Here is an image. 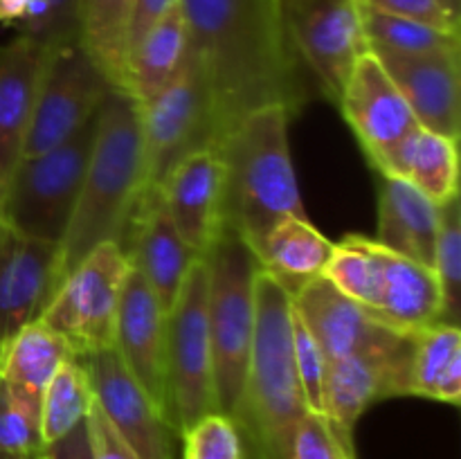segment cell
<instances>
[{"label":"cell","instance_id":"1","mask_svg":"<svg viewBox=\"0 0 461 459\" xmlns=\"http://www.w3.org/2000/svg\"><path fill=\"white\" fill-rule=\"evenodd\" d=\"M178 4L187 22L189 52L210 79L221 138L255 108L282 104L293 115L300 111L306 90L282 0H178Z\"/></svg>","mask_w":461,"mask_h":459},{"label":"cell","instance_id":"2","mask_svg":"<svg viewBox=\"0 0 461 459\" xmlns=\"http://www.w3.org/2000/svg\"><path fill=\"white\" fill-rule=\"evenodd\" d=\"M293 112L282 104L243 115L214 147L221 162V228L255 252L286 216H306L288 144Z\"/></svg>","mask_w":461,"mask_h":459},{"label":"cell","instance_id":"3","mask_svg":"<svg viewBox=\"0 0 461 459\" xmlns=\"http://www.w3.org/2000/svg\"><path fill=\"white\" fill-rule=\"evenodd\" d=\"M291 295L259 270L255 282V336L239 400L228 414L241 459H293V439L306 412L291 349Z\"/></svg>","mask_w":461,"mask_h":459},{"label":"cell","instance_id":"4","mask_svg":"<svg viewBox=\"0 0 461 459\" xmlns=\"http://www.w3.org/2000/svg\"><path fill=\"white\" fill-rule=\"evenodd\" d=\"M142 194V106L126 90L113 88L99 108L84 184L59 243L61 282L97 246H120Z\"/></svg>","mask_w":461,"mask_h":459},{"label":"cell","instance_id":"5","mask_svg":"<svg viewBox=\"0 0 461 459\" xmlns=\"http://www.w3.org/2000/svg\"><path fill=\"white\" fill-rule=\"evenodd\" d=\"M207 320L214 360L216 412L239 400L255 336V282L259 259L241 237L221 228L207 255Z\"/></svg>","mask_w":461,"mask_h":459},{"label":"cell","instance_id":"6","mask_svg":"<svg viewBox=\"0 0 461 459\" xmlns=\"http://www.w3.org/2000/svg\"><path fill=\"white\" fill-rule=\"evenodd\" d=\"M97 115L66 142L18 160L0 192V219L27 237L61 243L84 184Z\"/></svg>","mask_w":461,"mask_h":459},{"label":"cell","instance_id":"7","mask_svg":"<svg viewBox=\"0 0 461 459\" xmlns=\"http://www.w3.org/2000/svg\"><path fill=\"white\" fill-rule=\"evenodd\" d=\"M212 412H216V399L207 264L198 256L167 310V421L180 439L198 418Z\"/></svg>","mask_w":461,"mask_h":459},{"label":"cell","instance_id":"8","mask_svg":"<svg viewBox=\"0 0 461 459\" xmlns=\"http://www.w3.org/2000/svg\"><path fill=\"white\" fill-rule=\"evenodd\" d=\"M214 94L201 61L189 52L174 81L142 106L144 194L160 192L178 162L219 142Z\"/></svg>","mask_w":461,"mask_h":459},{"label":"cell","instance_id":"9","mask_svg":"<svg viewBox=\"0 0 461 459\" xmlns=\"http://www.w3.org/2000/svg\"><path fill=\"white\" fill-rule=\"evenodd\" d=\"M126 273L129 259L122 248L102 243L66 274L39 320L59 333L75 356L108 349L115 342Z\"/></svg>","mask_w":461,"mask_h":459},{"label":"cell","instance_id":"10","mask_svg":"<svg viewBox=\"0 0 461 459\" xmlns=\"http://www.w3.org/2000/svg\"><path fill=\"white\" fill-rule=\"evenodd\" d=\"M412 340L414 333H403L387 345L329 363L322 417L351 459H358L354 430L365 410L387 396H410Z\"/></svg>","mask_w":461,"mask_h":459},{"label":"cell","instance_id":"11","mask_svg":"<svg viewBox=\"0 0 461 459\" xmlns=\"http://www.w3.org/2000/svg\"><path fill=\"white\" fill-rule=\"evenodd\" d=\"M113 86L79 40L52 48L36 93L23 156H36L84 129Z\"/></svg>","mask_w":461,"mask_h":459},{"label":"cell","instance_id":"12","mask_svg":"<svg viewBox=\"0 0 461 459\" xmlns=\"http://www.w3.org/2000/svg\"><path fill=\"white\" fill-rule=\"evenodd\" d=\"M286 27L297 58L338 104L354 66L369 52L358 0H304L286 9Z\"/></svg>","mask_w":461,"mask_h":459},{"label":"cell","instance_id":"13","mask_svg":"<svg viewBox=\"0 0 461 459\" xmlns=\"http://www.w3.org/2000/svg\"><path fill=\"white\" fill-rule=\"evenodd\" d=\"M95 403L138 459H176V432L122 364L115 346L79 356Z\"/></svg>","mask_w":461,"mask_h":459},{"label":"cell","instance_id":"14","mask_svg":"<svg viewBox=\"0 0 461 459\" xmlns=\"http://www.w3.org/2000/svg\"><path fill=\"white\" fill-rule=\"evenodd\" d=\"M59 284V243L0 219V345L43 315Z\"/></svg>","mask_w":461,"mask_h":459},{"label":"cell","instance_id":"15","mask_svg":"<svg viewBox=\"0 0 461 459\" xmlns=\"http://www.w3.org/2000/svg\"><path fill=\"white\" fill-rule=\"evenodd\" d=\"M113 346L126 372L167 418V310L131 266L122 288Z\"/></svg>","mask_w":461,"mask_h":459},{"label":"cell","instance_id":"16","mask_svg":"<svg viewBox=\"0 0 461 459\" xmlns=\"http://www.w3.org/2000/svg\"><path fill=\"white\" fill-rule=\"evenodd\" d=\"M369 162L417 129V117L372 52L363 54L338 99Z\"/></svg>","mask_w":461,"mask_h":459},{"label":"cell","instance_id":"17","mask_svg":"<svg viewBox=\"0 0 461 459\" xmlns=\"http://www.w3.org/2000/svg\"><path fill=\"white\" fill-rule=\"evenodd\" d=\"M120 248L131 268L138 270L149 288L156 292L162 309L169 310L198 256L189 250L176 225L171 223L160 192L140 196Z\"/></svg>","mask_w":461,"mask_h":459},{"label":"cell","instance_id":"18","mask_svg":"<svg viewBox=\"0 0 461 459\" xmlns=\"http://www.w3.org/2000/svg\"><path fill=\"white\" fill-rule=\"evenodd\" d=\"M401 90L417 124L459 140L461 75L459 52L392 54L372 52Z\"/></svg>","mask_w":461,"mask_h":459},{"label":"cell","instance_id":"19","mask_svg":"<svg viewBox=\"0 0 461 459\" xmlns=\"http://www.w3.org/2000/svg\"><path fill=\"white\" fill-rule=\"evenodd\" d=\"M291 304L329 363L403 336L378 324L365 306L338 291L324 274H318L293 292Z\"/></svg>","mask_w":461,"mask_h":459},{"label":"cell","instance_id":"20","mask_svg":"<svg viewBox=\"0 0 461 459\" xmlns=\"http://www.w3.org/2000/svg\"><path fill=\"white\" fill-rule=\"evenodd\" d=\"M50 50L23 34L0 45V192L23 158Z\"/></svg>","mask_w":461,"mask_h":459},{"label":"cell","instance_id":"21","mask_svg":"<svg viewBox=\"0 0 461 459\" xmlns=\"http://www.w3.org/2000/svg\"><path fill=\"white\" fill-rule=\"evenodd\" d=\"M160 198L189 250L205 256L221 232V162L214 148L178 162L162 183Z\"/></svg>","mask_w":461,"mask_h":459},{"label":"cell","instance_id":"22","mask_svg":"<svg viewBox=\"0 0 461 459\" xmlns=\"http://www.w3.org/2000/svg\"><path fill=\"white\" fill-rule=\"evenodd\" d=\"M381 264L378 304L372 318L396 333H417L444 322V297L430 266L376 243Z\"/></svg>","mask_w":461,"mask_h":459},{"label":"cell","instance_id":"23","mask_svg":"<svg viewBox=\"0 0 461 459\" xmlns=\"http://www.w3.org/2000/svg\"><path fill=\"white\" fill-rule=\"evenodd\" d=\"M459 140L417 126L372 162L381 176L408 180L437 205L459 196Z\"/></svg>","mask_w":461,"mask_h":459},{"label":"cell","instance_id":"24","mask_svg":"<svg viewBox=\"0 0 461 459\" xmlns=\"http://www.w3.org/2000/svg\"><path fill=\"white\" fill-rule=\"evenodd\" d=\"M441 205L423 196L408 180L381 176L378 184V237L387 250L432 268Z\"/></svg>","mask_w":461,"mask_h":459},{"label":"cell","instance_id":"25","mask_svg":"<svg viewBox=\"0 0 461 459\" xmlns=\"http://www.w3.org/2000/svg\"><path fill=\"white\" fill-rule=\"evenodd\" d=\"M72 356L75 354L59 333L41 320H34L0 345V378L41 421V399L45 387Z\"/></svg>","mask_w":461,"mask_h":459},{"label":"cell","instance_id":"26","mask_svg":"<svg viewBox=\"0 0 461 459\" xmlns=\"http://www.w3.org/2000/svg\"><path fill=\"white\" fill-rule=\"evenodd\" d=\"M187 58V22H185L180 4H176L129 52L124 90L140 106H144L178 76Z\"/></svg>","mask_w":461,"mask_h":459},{"label":"cell","instance_id":"27","mask_svg":"<svg viewBox=\"0 0 461 459\" xmlns=\"http://www.w3.org/2000/svg\"><path fill=\"white\" fill-rule=\"evenodd\" d=\"M331 252L333 241L311 223L309 216H286L266 234L257 259L261 270L293 295L324 273Z\"/></svg>","mask_w":461,"mask_h":459},{"label":"cell","instance_id":"28","mask_svg":"<svg viewBox=\"0 0 461 459\" xmlns=\"http://www.w3.org/2000/svg\"><path fill=\"white\" fill-rule=\"evenodd\" d=\"M135 0H79V43L106 75L124 90L129 25Z\"/></svg>","mask_w":461,"mask_h":459},{"label":"cell","instance_id":"29","mask_svg":"<svg viewBox=\"0 0 461 459\" xmlns=\"http://www.w3.org/2000/svg\"><path fill=\"white\" fill-rule=\"evenodd\" d=\"M95 403L93 387L88 372L79 356L68 358L52 381L48 382L41 399V439L43 446L54 444L57 439L75 430L86 421Z\"/></svg>","mask_w":461,"mask_h":459},{"label":"cell","instance_id":"30","mask_svg":"<svg viewBox=\"0 0 461 459\" xmlns=\"http://www.w3.org/2000/svg\"><path fill=\"white\" fill-rule=\"evenodd\" d=\"M360 4V3H358ZM363 32L369 52L392 54H430L459 52L457 32H444L412 18L392 16L360 4Z\"/></svg>","mask_w":461,"mask_h":459},{"label":"cell","instance_id":"31","mask_svg":"<svg viewBox=\"0 0 461 459\" xmlns=\"http://www.w3.org/2000/svg\"><path fill=\"white\" fill-rule=\"evenodd\" d=\"M324 277L340 292L358 302L372 313L378 304L381 288V264H378L376 241L360 234H349L333 243L331 259L324 268Z\"/></svg>","mask_w":461,"mask_h":459},{"label":"cell","instance_id":"32","mask_svg":"<svg viewBox=\"0 0 461 459\" xmlns=\"http://www.w3.org/2000/svg\"><path fill=\"white\" fill-rule=\"evenodd\" d=\"M459 356V324L439 322L414 333L412 360H410V396L435 400V390L441 374Z\"/></svg>","mask_w":461,"mask_h":459},{"label":"cell","instance_id":"33","mask_svg":"<svg viewBox=\"0 0 461 459\" xmlns=\"http://www.w3.org/2000/svg\"><path fill=\"white\" fill-rule=\"evenodd\" d=\"M432 273L444 297V322L459 324L461 310V210L459 196L441 205Z\"/></svg>","mask_w":461,"mask_h":459},{"label":"cell","instance_id":"34","mask_svg":"<svg viewBox=\"0 0 461 459\" xmlns=\"http://www.w3.org/2000/svg\"><path fill=\"white\" fill-rule=\"evenodd\" d=\"M48 48L79 40V0H30L27 16L16 27Z\"/></svg>","mask_w":461,"mask_h":459},{"label":"cell","instance_id":"35","mask_svg":"<svg viewBox=\"0 0 461 459\" xmlns=\"http://www.w3.org/2000/svg\"><path fill=\"white\" fill-rule=\"evenodd\" d=\"M293 306V304H291ZM291 349L293 364H295L297 381H300L302 392H304L306 405L311 412L322 414L324 400V382H327L329 360L315 338L311 336L309 328L304 327L297 313L291 315Z\"/></svg>","mask_w":461,"mask_h":459},{"label":"cell","instance_id":"36","mask_svg":"<svg viewBox=\"0 0 461 459\" xmlns=\"http://www.w3.org/2000/svg\"><path fill=\"white\" fill-rule=\"evenodd\" d=\"M43 450L39 417L30 412L0 378V453L34 457Z\"/></svg>","mask_w":461,"mask_h":459},{"label":"cell","instance_id":"37","mask_svg":"<svg viewBox=\"0 0 461 459\" xmlns=\"http://www.w3.org/2000/svg\"><path fill=\"white\" fill-rule=\"evenodd\" d=\"M183 459H241L237 430L221 412L198 418L183 436Z\"/></svg>","mask_w":461,"mask_h":459},{"label":"cell","instance_id":"38","mask_svg":"<svg viewBox=\"0 0 461 459\" xmlns=\"http://www.w3.org/2000/svg\"><path fill=\"white\" fill-rule=\"evenodd\" d=\"M293 459H351L322 414L306 412L293 439Z\"/></svg>","mask_w":461,"mask_h":459},{"label":"cell","instance_id":"39","mask_svg":"<svg viewBox=\"0 0 461 459\" xmlns=\"http://www.w3.org/2000/svg\"><path fill=\"white\" fill-rule=\"evenodd\" d=\"M358 3L363 7L376 9V12L412 18V21L426 22L437 30L459 34V18H455L439 0H358Z\"/></svg>","mask_w":461,"mask_h":459},{"label":"cell","instance_id":"40","mask_svg":"<svg viewBox=\"0 0 461 459\" xmlns=\"http://www.w3.org/2000/svg\"><path fill=\"white\" fill-rule=\"evenodd\" d=\"M86 423H88L90 446H93L95 459H138L133 450L126 446V441L113 430V426L106 421L97 403H93V408H90Z\"/></svg>","mask_w":461,"mask_h":459},{"label":"cell","instance_id":"41","mask_svg":"<svg viewBox=\"0 0 461 459\" xmlns=\"http://www.w3.org/2000/svg\"><path fill=\"white\" fill-rule=\"evenodd\" d=\"M176 4H178V0H135L129 25V52L171 7H176ZM126 58H129V54H126Z\"/></svg>","mask_w":461,"mask_h":459},{"label":"cell","instance_id":"42","mask_svg":"<svg viewBox=\"0 0 461 459\" xmlns=\"http://www.w3.org/2000/svg\"><path fill=\"white\" fill-rule=\"evenodd\" d=\"M43 454L45 459H95L93 446H90L88 423H79V426H77L75 430L68 432L66 436L57 439L54 444L45 446Z\"/></svg>","mask_w":461,"mask_h":459},{"label":"cell","instance_id":"43","mask_svg":"<svg viewBox=\"0 0 461 459\" xmlns=\"http://www.w3.org/2000/svg\"><path fill=\"white\" fill-rule=\"evenodd\" d=\"M30 0H0V22L5 25H21L27 16Z\"/></svg>","mask_w":461,"mask_h":459},{"label":"cell","instance_id":"44","mask_svg":"<svg viewBox=\"0 0 461 459\" xmlns=\"http://www.w3.org/2000/svg\"><path fill=\"white\" fill-rule=\"evenodd\" d=\"M441 4H444L446 9H448L450 14H453L455 18H459V14H461V0H439Z\"/></svg>","mask_w":461,"mask_h":459},{"label":"cell","instance_id":"45","mask_svg":"<svg viewBox=\"0 0 461 459\" xmlns=\"http://www.w3.org/2000/svg\"><path fill=\"white\" fill-rule=\"evenodd\" d=\"M300 3H304V0H282L284 12H286V9H291V7H295V4H300Z\"/></svg>","mask_w":461,"mask_h":459},{"label":"cell","instance_id":"46","mask_svg":"<svg viewBox=\"0 0 461 459\" xmlns=\"http://www.w3.org/2000/svg\"><path fill=\"white\" fill-rule=\"evenodd\" d=\"M0 459H27V457H18V454H9V453H0Z\"/></svg>","mask_w":461,"mask_h":459},{"label":"cell","instance_id":"47","mask_svg":"<svg viewBox=\"0 0 461 459\" xmlns=\"http://www.w3.org/2000/svg\"><path fill=\"white\" fill-rule=\"evenodd\" d=\"M27 459H45V454L41 453V454H34V457H27Z\"/></svg>","mask_w":461,"mask_h":459}]
</instances>
